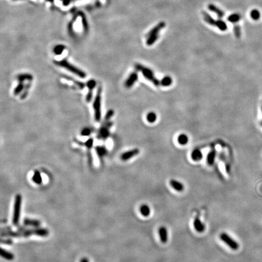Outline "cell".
Instances as JSON below:
<instances>
[{"label":"cell","instance_id":"cell-1","mask_svg":"<svg viewBox=\"0 0 262 262\" xmlns=\"http://www.w3.org/2000/svg\"><path fill=\"white\" fill-rule=\"evenodd\" d=\"M49 234V231L46 228H36L32 229H23L18 230L16 231H8L6 232H1V237H14V238H20V237H30L32 236H37L39 237H45L48 236Z\"/></svg>","mask_w":262,"mask_h":262},{"label":"cell","instance_id":"cell-13","mask_svg":"<svg viewBox=\"0 0 262 262\" xmlns=\"http://www.w3.org/2000/svg\"><path fill=\"white\" fill-rule=\"evenodd\" d=\"M194 227L195 230L200 233L204 232L205 230V225L200 220L199 217H196L195 218L194 221Z\"/></svg>","mask_w":262,"mask_h":262},{"label":"cell","instance_id":"cell-38","mask_svg":"<svg viewBox=\"0 0 262 262\" xmlns=\"http://www.w3.org/2000/svg\"><path fill=\"white\" fill-rule=\"evenodd\" d=\"M234 33L235 35L237 37H240V29L238 25H235L234 27Z\"/></svg>","mask_w":262,"mask_h":262},{"label":"cell","instance_id":"cell-27","mask_svg":"<svg viewBox=\"0 0 262 262\" xmlns=\"http://www.w3.org/2000/svg\"><path fill=\"white\" fill-rule=\"evenodd\" d=\"M157 114L155 113L151 112V113H148L147 116H146V119L148 120V122L150 123H153L154 122H155V121L157 120Z\"/></svg>","mask_w":262,"mask_h":262},{"label":"cell","instance_id":"cell-29","mask_svg":"<svg viewBox=\"0 0 262 262\" xmlns=\"http://www.w3.org/2000/svg\"><path fill=\"white\" fill-rule=\"evenodd\" d=\"M65 49V47L63 45H57L53 49V52L57 55H60L62 54L63 51Z\"/></svg>","mask_w":262,"mask_h":262},{"label":"cell","instance_id":"cell-20","mask_svg":"<svg viewBox=\"0 0 262 262\" xmlns=\"http://www.w3.org/2000/svg\"><path fill=\"white\" fill-rule=\"evenodd\" d=\"M32 75L29 74H21L17 76V80L19 83H23L25 81H30L31 80H32Z\"/></svg>","mask_w":262,"mask_h":262},{"label":"cell","instance_id":"cell-30","mask_svg":"<svg viewBox=\"0 0 262 262\" xmlns=\"http://www.w3.org/2000/svg\"><path fill=\"white\" fill-rule=\"evenodd\" d=\"M240 16L238 14H232L228 18V20L231 23H236L240 20Z\"/></svg>","mask_w":262,"mask_h":262},{"label":"cell","instance_id":"cell-10","mask_svg":"<svg viewBox=\"0 0 262 262\" xmlns=\"http://www.w3.org/2000/svg\"><path fill=\"white\" fill-rule=\"evenodd\" d=\"M139 153H140V150L138 149L130 150L129 151L123 153L120 156V159L122 161H124V162L127 161L129 159L137 156Z\"/></svg>","mask_w":262,"mask_h":262},{"label":"cell","instance_id":"cell-39","mask_svg":"<svg viewBox=\"0 0 262 262\" xmlns=\"http://www.w3.org/2000/svg\"><path fill=\"white\" fill-rule=\"evenodd\" d=\"M80 262H89V259L87 258L84 257V258H83V259H81Z\"/></svg>","mask_w":262,"mask_h":262},{"label":"cell","instance_id":"cell-4","mask_svg":"<svg viewBox=\"0 0 262 262\" xmlns=\"http://www.w3.org/2000/svg\"><path fill=\"white\" fill-rule=\"evenodd\" d=\"M165 25H166L164 22H160L148 33L146 35V44L148 46H152L157 41L159 37L160 32L165 27Z\"/></svg>","mask_w":262,"mask_h":262},{"label":"cell","instance_id":"cell-31","mask_svg":"<svg viewBox=\"0 0 262 262\" xmlns=\"http://www.w3.org/2000/svg\"><path fill=\"white\" fill-rule=\"evenodd\" d=\"M86 85L89 89V90L93 91L94 89L96 86V81L94 80H90L87 81Z\"/></svg>","mask_w":262,"mask_h":262},{"label":"cell","instance_id":"cell-25","mask_svg":"<svg viewBox=\"0 0 262 262\" xmlns=\"http://www.w3.org/2000/svg\"><path fill=\"white\" fill-rule=\"evenodd\" d=\"M172 83V79L171 78V76H166L163 77L162 80L160 81V85L163 86H165V87L171 86Z\"/></svg>","mask_w":262,"mask_h":262},{"label":"cell","instance_id":"cell-19","mask_svg":"<svg viewBox=\"0 0 262 262\" xmlns=\"http://www.w3.org/2000/svg\"><path fill=\"white\" fill-rule=\"evenodd\" d=\"M24 225H26V226H33L35 228H38L40 225H41V222L37 220H34V219H30V218H26L24 221H23Z\"/></svg>","mask_w":262,"mask_h":262},{"label":"cell","instance_id":"cell-8","mask_svg":"<svg viewBox=\"0 0 262 262\" xmlns=\"http://www.w3.org/2000/svg\"><path fill=\"white\" fill-rule=\"evenodd\" d=\"M220 238L225 243L226 245H227L231 250H236L238 249L239 245L237 241L233 239L230 236H229L226 232H223L220 234Z\"/></svg>","mask_w":262,"mask_h":262},{"label":"cell","instance_id":"cell-12","mask_svg":"<svg viewBox=\"0 0 262 262\" xmlns=\"http://www.w3.org/2000/svg\"><path fill=\"white\" fill-rule=\"evenodd\" d=\"M160 239L163 243H166L168 240V232L165 226H161L159 229Z\"/></svg>","mask_w":262,"mask_h":262},{"label":"cell","instance_id":"cell-2","mask_svg":"<svg viewBox=\"0 0 262 262\" xmlns=\"http://www.w3.org/2000/svg\"><path fill=\"white\" fill-rule=\"evenodd\" d=\"M54 64L58 66L64 68L65 69L67 70L68 71L71 72V73L75 74V75L81 78H85L86 76V74L85 72H83V71L80 69L78 67L75 66L74 65L72 64L66 59H64L60 61H54Z\"/></svg>","mask_w":262,"mask_h":262},{"label":"cell","instance_id":"cell-17","mask_svg":"<svg viewBox=\"0 0 262 262\" xmlns=\"http://www.w3.org/2000/svg\"><path fill=\"white\" fill-rule=\"evenodd\" d=\"M191 158L193 161L199 162L203 158V154L199 149H194L191 153Z\"/></svg>","mask_w":262,"mask_h":262},{"label":"cell","instance_id":"cell-5","mask_svg":"<svg viewBox=\"0 0 262 262\" xmlns=\"http://www.w3.org/2000/svg\"><path fill=\"white\" fill-rule=\"evenodd\" d=\"M135 67L136 70H137L138 71L141 72L144 77L146 80L151 81L155 86H159L160 85V81L155 76L153 71L151 69L140 64H136L135 65Z\"/></svg>","mask_w":262,"mask_h":262},{"label":"cell","instance_id":"cell-7","mask_svg":"<svg viewBox=\"0 0 262 262\" xmlns=\"http://www.w3.org/2000/svg\"><path fill=\"white\" fill-rule=\"evenodd\" d=\"M203 19L205 22H206L208 24L210 25H214L217 27H218L220 30L225 31L227 29V25L225 21L219 20H215L208 13L206 12H203Z\"/></svg>","mask_w":262,"mask_h":262},{"label":"cell","instance_id":"cell-21","mask_svg":"<svg viewBox=\"0 0 262 262\" xmlns=\"http://www.w3.org/2000/svg\"><path fill=\"white\" fill-rule=\"evenodd\" d=\"M140 212L144 217H148L150 214V209L147 205H142L140 207Z\"/></svg>","mask_w":262,"mask_h":262},{"label":"cell","instance_id":"cell-32","mask_svg":"<svg viewBox=\"0 0 262 262\" xmlns=\"http://www.w3.org/2000/svg\"><path fill=\"white\" fill-rule=\"evenodd\" d=\"M1 243L2 244H4V245H12L13 241L11 239V238H3L2 237L1 240Z\"/></svg>","mask_w":262,"mask_h":262},{"label":"cell","instance_id":"cell-24","mask_svg":"<svg viewBox=\"0 0 262 262\" xmlns=\"http://www.w3.org/2000/svg\"><path fill=\"white\" fill-rule=\"evenodd\" d=\"M95 150L100 158H103L108 154V149L104 146H97L95 148Z\"/></svg>","mask_w":262,"mask_h":262},{"label":"cell","instance_id":"cell-33","mask_svg":"<svg viewBox=\"0 0 262 262\" xmlns=\"http://www.w3.org/2000/svg\"><path fill=\"white\" fill-rule=\"evenodd\" d=\"M85 146L87 148V149L92 148V147L93 146V145H94V139L92 138H89L85 142Z\"/></svg>","mask_w":262,"mask_h":262},{"label":"cell","instance_id":"cell-26","mask_svg":"<svg viewBox=\"0 0 262 262\" xmlns=\"http://www.w3.org/2000/svg\"><path fill=\"white\" fill-rule=\"evenodd\" d=\"M177 141L181 145H185L188 142V137L186 134H180L177 138Z\"/></svg>","mask_w":262,"mask_h":262},{"label":"cell","instance_id":"cell-36","mask_svg":"<svg viewBox=\"0 0 262 262\" xmlns=\"http://www.w3.org/2000/svg\"><path fill=\"white\" fill-rule=\"evenodd\" d=\"M90 133H91L90 129H89V128H85L81 131V135L82 136L86 137V136H89L90 134Z\"/></svg>","mask_w":262,"mask_h":262},{"label":"cell","instance_id":"cell-37","mask_svg":"<svg viewBox=\"0 0 262 262\" xmlns=\"http://www.w3.org/2000/svg\"><path fill=\"white\" fill-rule=\"evenodd\" d=\"M92 97H93V91L89 90L86 97V100L87 103H90L91 101V100L92 99Z\"/></svg>","mask_w":262,"mask_h":262},{"label":"cell","instance_id":"cell-14","mask_svg":"<svg viewBox=\"0 0 262 262\" xmlns=\"http://www.w3.org/2000/svg\"><path fill=\"white\" fill-rule=\"evenodd\" d=\"M169 183L171 187L178 192H182L184 190L185 187H184L183 184L176 180H174V179L171 180L169 182Z\"/></svg>","mask_w":262,"mask_h":262},{"label":"cell","instance_id":"cell-35","mask_svg":"<svg viewBox=\"0 0 262 262\" xmlns=\"http://www.w3.org/2000/svg\"><path fill=\"white\" fill-rule=\"evenodd\" d=\"M251 18H252V19H254V20H256L257 19H258V18H259V16H260V14H259V12L257 11H256V10H254V11H252L251 12Z\"/></svg>","mask_w":262,"mask_h":262},{"label":"cell","instance_id":"cell-15","mask_svg":"<svg viewBox=\"0 0 262 262\" xmlns=\"http://www.w3.org/2000/svg\"><path fill=\"white\" fill-rule=\"evenodd\" d=\"M0 255L1 257L9 261H12L14 259V255L13 254L12 252L7 251V250H4L3 248L1 249V252H0Z\"/></svg>","mask_w":262,"mask_h":262},{"label":"cell","instance_id":"cell-9","mask_svg":"<svg viewBox=\"0 0 262 262\" xmlns=\"http://www.w3.org/2000/svg\"><path fill=\"white\" fill-rule=\"evenodd\" d=\"M138 79V75L137 72H134L131 73L127 80L125 81V86L126 88H131L132 87L134 84L137 81Z\"/></svg>","mask_w":262,"mask_h":262},{"label":"cell","instance_id":"cell-22","mask_svg":"<svg viewBox=\"0 0 262 262\" xmlns=\"http://www.w3.org/2000/svg\"><path fill=\"white\" fill-rule=\"evenodd\" d=\"M32 181L37 185H40L41 184L42 182H43V178L41 177V175L40 174V172L38 171H35L34 174L32 176Z\"/></svg>","mask_w":262,"mask_h":262},{"label":"cell","instance_id":"cell-16","mask_svg":"<svg viewBox=\"0 0 262 262\" xmlns=\"http://www.w3.org/2000/svg\"><path fill=\"white\" fill-rule=\"evenodd\" d=\"M216 150L212 149L208 154L206 158V162L208 165L212 166L215 163V159L216 157Z\"/></svg>","mask_w":262,"mask_h":262},{"label":"cell","instance_id":"cell-34","mask_svg":"<svg viewBox=\"0 0 262 262\" xmlns=\"http://www.w3.org/2000/svg\"><path fill=\"white\" fill-rule=\"evenodd\" d=\"M113 114H114V111H113V110H112V109L109 110V111L107 112V113H106L105 118H104L105 120H106V121H108V120H110V119L113 117Z\"/></svg>","mask_w":262,"mask_h":262},{"label":"cell","instance_id":"cell-6","mask_svg":"<svg viewBox=\"0 0 262 262\" xmlns=\"http://www.w3.org/2000/svg\"><path fill=\"white\" fill-rule=\"evenodd\" d=\"M102 92V88L101 87H99L97 94L95 96V98L94 101L93 107L94 110V117L95 120L97 122H99L101 120V94Z\"/></svg>","mask_w":262,"mask_h":262},{"label":"cell","instance_id":"cell-40","mask_svg":"<svg viewBox=\"0 0 262 262\" xmlns=\"http://www.w3.org/2000/svg\"></svg>","mask_w":262,"mask_h":262},{"label":"cell","instance_id":"cell-11","mask_svg":"<svg viewBox=\"0 0 262 262\" xmlns=\"http://www.w3.org/2000/svg\"><path fill=\"white\" fill-rule=\"evenodd\" d=\"M113 126L112 122H108L107 124L103 127H101L99 131V137L102 139H106L109 137V129Z\"/></svg>","mask_w":262,"mask_h":262},{"label":"cell","instance_id":"cell-23","mask_svg":"<svg viewBox=\"0 0 262 262\" xmlns=\"http://www.w3.org/2000/svg\"><path fill=\"white\" fill-rule=\"evenodd\" d=\"M62 77H63L64 78H65V79L67 80H69V81H72L74 84H75L77 86H78V87H79L80 89H83L85 88V85L83 83L80 82V81H77V80H76L75 79H74L73 78H72V77H71V76H69L62 75Z\"/></svg>","mask_w":262,"mask_h":262},{"label":"cell","instance_id":"cell-18","mask_svg":"<svg viewBox=\"0 0 262 262\" xmlns=\"http://www.w3.org/2000/svg\"><path fill=\"white\" fill-rule=\"evenodd\" d=\"M208 9L212 12L215 13L220 18H223L225 16L224 12L214 4H209L208 6Z\"/></svg>","mask_w":262,"mask_h":262},{"label":"cell","instance_id":"cell-28","mask_svg":"<svg viewBox=\"0 0 262 262\" xmlns=\"http://www.w3.org/2000/svg\"><path fill=\"white\" fill-rule=\"evenodd\" d=\"M24 88H25V86H24L23 83H19V84L16 86V87L13 90V94L15 95H19L22 92V90L24 89Z\"/></svg>","mask_w":262,"mask_h":262},{"label":"cell","instance_id":"cell-3","mask_svg":"<svg viewBox=\"0 0 262 262\" xmlns=\"http://www.w3.org/2000/svg\"><path fill=\"white\" fill-rule=\"evenodd\" d=\"M22 206V196L20 194H17L15 197L14 205H13V211L12 215V224L15 226L19 225L21 211Z\"/></svg>","mask_w":262,"mask_h":262}]
</instances>
